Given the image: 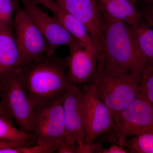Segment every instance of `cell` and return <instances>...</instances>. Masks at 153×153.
Listing matches in <instances>:
<instances>
[{"mask_svg": "<svg viewBox=\"0 0 153 153\" xmlns=\"http://www.w3.org/2000/svg\"><path fill=\"white\" fill-rule=\"evenodd\" d=\"M64 94L35 110L33 134L36 144H52L58 148V145L64 139Z\"/></svg>", "mask_w": 153, "mask_h": 153, "instance_id": "8992f818", "label": "cell"}, {"mask_svg": "<svg viewBox=\"0 0 153 153\" xmlns=\"http://www.w3.org/2000/svg\"><path fill=\"white\" fill-rule=\"evenodd\" d=\"M126 149L130 153H153V130L135 136L129 139H123L115 142Z\"/></svg>", "mask_w": 153, "mask_h": 153, "instance_id": "e0dca14e", "label": "cell"}, {"mask_svg": "<svg viewBox=\"0 0 153 153\" xmlns=\"http://www.w3.org/2000/svg\"><path fill=\"white\" fill-rule=\"evenodd\" d=\"M142 2L147 5L153 4V0H140Z\"/></svg>", "mask_w": 153, "mask_h": 153, "instance_id": "83f0119b", "label": "cell"}, {"mask_svg": "<svg viewBox=\"0 0 153 153\" xmlns=\"http://www.w3.org/2000/svg\"><path fill=\"white\" fill-rule=\"evenodd\" d=\"M45 7L76 39L83 40L88 36L87 28L80 21L63 8L55 0H33Z\"/></svg>", "mask_w": 153, "mask_h": 153, "instance_id": "9a60e30c", "label": "cell"}, {"mask_svg": "<svg viewBox=\"0 0 153 153\" xmlns=\"http://www.w3.org/2000/svg\"><path fill=\"white\" fill-rule=\"evenodd\" d=\"M102 17L99 62L105 69L141 75L149 61L139 46L132 26L121 21Z\"/></svg>", "mask_w": 153, "mask_h": 153, "instance_id": "6da1fadb", "label": "cell"}, {"mask_svg": "<svg viewBox=\"0 0 153 153\" xmlns=\"http://www.w3.org/2000/svg\"><path fill=\"white\" fill-rule=\"evenodd\" d=\"M57 146L50 143L36 144L19 148L20 153H52L57 152Z\"/></svg>", "mask_w": 153, "mask_h": 153, "instance_id": "44dd1931", "label": "cell"}, {"mask_svg": "<svg viewBox=\"0 0 153 153\" xmlns=\"http://www.w3.org/2000/svg\"><path fill=\"white\" fill-rule=\"evenodd\" d=\"M14 1L13 29L22 65L47 54L48 47L44 36L20 5L19 0Z\"/></svg>", "mask_w": 153, "mask_h": 153, "instance_id": "52a82bcc", "label": "cell"}, {"mask_svg": "<svg viewBox=\"0 0 153 153\" xmlns=\"http://www.w3.org/2000/svg\"><path fill=\"white\" fill-rule=\"evenodd\" d=\"M19 1L22 8L44 36L48 47L47 54L54 53L60 46H67L70 48L82 44L71 35L55 17L42 10L33 0Z\"/></svg>", "mask_w": 153, "mask_h": 153, "instance_id": "9c48e42d", "label": "cell"}, {"mask_svg": "<svg viewBox=\"0 0 153 153\" xmlns=\"http://www.w3.org/2000/svg\"><path fill=\"white\" fill-rule=\"evenodd\" d=\"M15 8L14 0H0V24L13 26Z\"/></svg>", "mask_w": 153, "mask_h": 153, "instance_id": "ffe728a7", "label": "cell"}, {"mask_svg": "<svg viewBox=\"0 0 153 153\" xmlns=\"http://www.w3.org/2000/svg\"><path fill=\"white\" fill-rule=\"evenodd\" d=\"M132 27L141 50L153 65V28L144 20Z\"/></svg>", "mask_w": 153, "mask_h": 153, "instance_id": "ac0fdd59", "label": "cell"}, {"mask_svg": "<svg viewBox=\"0 0 153 153\" xmlns=\"http://www.w3.org/2000/svg\"><path fill=\"white\" fill-rule=\"evenodd\" d=\"M0 98L2 106L19 128L26 133L33 134L35 110L17 68L0 79Z\"/></svg>", "mask_w": 153, "mask_h": 153, "instance_id": "277c9868", "label": "cell"}, {"mask_svg": "<svg viewBox=\"0 0 153 153\" xmlns=\"http://www.w3.org/2000/svg\"><path fill=\"white\" fill-rule=\"evenodd\" d=\"M29 146H30L24 143L0 139V149L14 147H26Z\"/></svg>", "mask_w": 153, "mask_h": 153, "instance_id": "cb8c5ba5", "label": "cell"}, {"mask_svg": "<svg viewBox=\"0 0 153 153\" xmlns=\"http://www.w3.org/2000/svg\"><path fill=\"white\" fill-rule=\"evenodd\" d=\"M113 115L115 142L153 130V103L140 92L128 106Z\"/></svg>", "mask_w": 153, "mask_h": 153, "instance_id": "5b68a950", "label": "cell"}, {"mask_svg": "<svg viewBox=\"0 0 153 153\" xmlns=\"http://www.w3.org/2000/svg\"><path fill=\"white\" fill-rule=\"evenodd\" d=\"M57 152L58 153H76V147L72 146L63 140L58 145Z\"/></svg>", "mask_w": 153, "mask_h": 153, "instance_id": "d4e9b609", "label": "cell"}, {"mask_svg": "<svg viewBox=\"0 0 153 153\" xmlns=\"http://www.w3.org/2000/svg\"><path fill=\"white\" fill-rule=\"evenodd\" d=\"M141 13L144 20L153 28V4L148 5Z\"/></svg>", "mask_w": 153, "mask_h": 153, "instance_id": "603a6c76", "label": "cell"}, {"mask_svg": "<svg viewBox=\"0 0 153 153\" xmlns=\"http://www.w3.org/2000/svg\"><path fill=\"white\" fill-rule=\"evenodd\" d=\"M140 92L153 103V65L148 63L142 73Z\"/></svg>", "mask_w": 153, "mask_h": 153, "instance_id": "d6986e66", "label": "cell"}, {"mask_svg": "<svg viewBox=\"0 0 153 153\" xmlns=\"http://www.w3.org/2000/svg\"><path fill=\"white\" fill-rule=\"evenodd\" d=\"M11 118L0 114V139L8 140L25 143L33 146L36 142L33 134H27L15 126L11 122Z\"/></svg>", "mask_w": 153, "mask_h": 153, "instance_id": "2e32d148", "label": "cell"}, {"mask_svg": "<svg viewBox=\"0 0 153 153\" xmlns=\"http://www.w3.org/2000/svg\"><path fill=\"white\" fill-rule=\"evenodd\" d=\"M83 112L85 130L84 144H91L100 135L117 128L111 110L97 96L92 85L84 84Z\"/></svg>", "mask_w": 153, "mask_h": 153, "instance_id": "ba28073f", "label": "cell"}, {"mask_svg": "<svg viewBox=\"0 0 153 153\" xmlns=\"http://www.w3.org/2000/svg\"><path fill=\"white\" fill-rule=\"evenodd\" d=\"M129 1H131L132 3H133L134 4L137 5V2L138 0H129Z\"/></svg>", "mask_w": 153, "mask_h": 153, "instance_id": "f1b7e54d", "label": "cell"}, {"mask_svg": "<svg viewBox=\"0 0 153 153\" xmlns=\"http://www.w3.org/2000/svg\"><path fill=\"white\" fill-rule=\"evenodd\" d=\"M17 70L34 110L76 85L68 79L66 59L55 52L22 65Z\"/></svg>", "mask_w": 153, "mask_h": 153, "instance_id": "7a4b0ae2", "label": "cell"}, {"mask_svg": "<svg viewBox=\"0 0 153 153\" xmlns=\"http://www.w3.org/2000/svg\"><path fill=\"white\" fill-rule=\"evenodd\" d=\"M55 1L86 27L99 54L102 41L103 17L99 0Z\"/></svg>", "mask_w": 153, "mask_h": 153, "instance_id": "7c38bea8", "label": "cell"}, {"mask_svg": "<svg viewBox=\"0 0 153 153\" xmlns=\"http://www.w3.org/2000/svg\"><path fill=\"white\" fill-rule=\"evenodd\" d=\"M22 65L13 26L0 24V79Z\"/></svg>", "mask_w": 153, "mask_h": 153, "instance_id": "4fadbf2b", "label": "cell"}, {"mask_svg": "<svg viewBox=\"0 0 153 153\" xmlns=\"http://www.w3.org/2000/svg\"><path fill=\"white\" fill-rule=\"evenodd\" d=\"M83 92L77 85L66 91L63 96L65 116L64 141L76 147V143H85V130L83 112Z\"/></svg>", "mask_w": 153, "mask_h": 153, "instance_id": "8fae6325", "label": "cell"}, {"mask_svg": "<svg viewBox=\"0 0 153 153\" xmlns=\"http://www.w3.org/2000/svg\"><path fill=\"white\" fill-rule=\"evenodd\" d=\"M0 114L8 116L10 117L8 114H7V113L6 112L5 110L2 106L1 103H0Z\"/></svg>", "mask_w": 153, "mask_h": 153, "instance_id": "4316f807", "label": "cell"}, {"mask_svg": "<svg viewBox=\"0 0 153 153\" xmlns=\"http://www.w3.org/2000/svg\"><path fill=\"white\" fill-rule=\"evenodd\" d=\"M128 151L120 145L114 144L108 148L103 149L102 153H127Z\"/></svg>", "mask_w": 153, "mask_h": 153, "instance_id": "484cf974", "label": "cell"}, {"mask_svg": "<svg viewBox=\"0 0 153 153\" xmlns=\"http://www.w3.org/2000/svg\"><path fill=\"white\" fill-rule=\"evenodd\" d=\"M69 49L65 58L69 81L75 85L92 84L97 74L98 52L82 43Z\"/></svg>", "mask_w": 153, "mask_h": 153, "instance_id": "30bf717a", "label": "cell"}, {"mask_svg": "<svg viewBox=\"0 0 153 153\" xmlns=\"http://www.w3.org/2000/svg\"><path fill=\"white\" fill-rule=\"evenodd\" d=\"M103 149L100 143L86 145L81 141L76 143V153H102Z\"/></svg>", "mask_w": 153, "mask_h": 153, "instance_id": "7402d4cb", "label": "cell"}, {"mask_svg": "<svg viewBox=\"0 0 153 153\" xmlns=\"http://www.w3.org/2000/svg\"><path fill=\"white\" fill-rule=\"evenodd\" d=\"M99 3L102 16L121 21L131 26L144 20L136 5L129 0H99Z\"/></svg>", "mask_w": 153, "mask_h": 153, "instance_id": "5bb4252c", "label": "cell"}, {"mask_svg": "<svg viewBox=\"0 0 153 153\" xmlns=\"http://www.w3.org/2000/svg\"><path fill=\"white\" fill-rule=\"evenodd\" d=\"M141 76L122 70L105 69L98 61L97 74L90 85L114 114L123 110L139 94Z\"/></svg>", "mask_w": 153, "mask_h": 153, "instance_id": "3957f363", "label": "cell"}]
</instances>
